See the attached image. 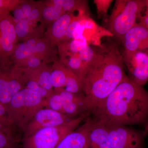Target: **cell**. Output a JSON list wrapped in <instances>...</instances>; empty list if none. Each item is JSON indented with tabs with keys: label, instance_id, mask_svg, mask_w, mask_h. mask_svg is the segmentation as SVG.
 I'll list each match as a JSON object with an SVG mask.
<instances>
[{
	"label": "cell",
	"instance_id": "obj_1",
	"mask_svg": "<svg viewBox=\"0 0 148 148\" xmlns=\"http://www.w3.org/2000/svg\"><path fill=\"white\" fill-rule=\"evenodd\" d=\"M124 66L123 54L116 42H108L95 49L83 80L82 92L89 113L127 76Z\"/></svg>",
	"mask_w": 148,
	"mask_h": 148
},
{
	"label": "cell",
	"instance_id": "obj_2",
	"mask_svg": "<svg viewBox=\"0 0 148 148\" xmlns=\"http://www.w3.org/2000/svg\"><path fill=\"white\" fill-rule=\"evenodd\" d=\"M90 113L107 127L144 123L148 117V92L126 76Z\"/></svg>",
	"mask_w": 148,
	"mask_h": 148
},
{
	"label": "cell",
	"instance_id": "obj_3",
	"mask_svg": "<svg viewBox=\"0 0 148 148\" xmlns=\"http://www.w3.org/2000/svg\"><path fill=\"white\" fill-rule=\"evenodd\" d=\"M47 99L33 90L24 88L17 92L7 106L12 125L22 131L38 111L46 108Z\"/></svg>",
	"mask_w": 148,
	"mask_h": 148
},
{
	"label": "cell",
	"instance_id": "obj_4",
	"mask_svg": "<svg viewBox=\"0 0 148 148\" xmlns=\"http://www.w3.org/2000/svg\"><path fill=\"white\" fill-rule=\"evenodd\" d=\"M146 0H116L108 22L110 32L122 41L146 8Z\"/></svg>",
	"mask_w": 148,
	"mask_h": 148
},
{
	"label": "cell",
	"instance_id": "obj_5",
	"mask_svg": "<svg viewBox=\"0 0 148 148\" xmlns=\"http://www.w3.org/2000/svg\"><path fill=\"white\" fill-rule=\"evenodd\" d=\"M89 114L81 115L66 124L43 128L30 136L24 137V148H56L66 135L79 127Z\"/></svg>",
	"mask_w": 148,
	"mask_h": 148
},
{
	"label": "cell",
	"instance_id": "obj_6",
	"mask_svg": "<svg viewBox=\"0 0 148 148\" xmlns=\"http://www.w3.org/2000/svg\"><path fill=\"white\" fill-rule=\"evenodd\" d=\"M108 128L111 148H144V140L147 134L145 130L139 131L126 125Z\"/></svg>",
	"mask_w": 148,
	"mask_h": 148
},
{
	"label": "cell",
	"instance_id": "obj_7",
	"mask_svg": "<svg viewBox=\"0 0 148 148\" xmlns=\"http://www.w3.org/2000/svg\"><path fill=\"white\" fill-rule=\"evenodd\" d=\"M15 24L10 13L0 14V35L1 40V58L0 69L9 67L10 58L18 40L15 30Z\"/></svg>",
	"mask_w": 148,
	"mask_h": 148
},
{
	"label": "cell",
	"instance_id": "obj_8",
	"mask_svg": "<svg viewBox=\"0 0 148 148\" xmlns=\"http://www.w3.org/2000/svg\"><path fill=\"white\" fill-rule=\"evenodd\" d=\"M74 119L51 109L44 108L38 111L27 125L23 131L24 137L30 136L43 128L66 124Z\"/></svg>",
	"mask_w": 148,
	"mask_h": 148
},
{
	"label": "cell",
	"instance_id": "obj_9",
	"mask_svg": "<svg viewBox=\"0 0 148 148\" xmlns=\"http://www.w3.org/2000/svg\"><path fill=\"white\" fill-rule=\"evenodd\" d=\"M124 47L123 58L138 51L148 52V29L141 22L136 23L122 40Z\"/></svg>",
	"mask_w": 148,
	"mask_h": 148
},
{
	"label": "cell",
	"instance_id": "obj_10",
	"mask_svg": "<svg viewBox=\"0 0 148 148\" xmlns=\"http://www.w3.org/2000/svg\"><path fill=\"white\" fill-rule=\"evenodd\" d=\"M131 79L143 86L148 82V52L138 51L123 58Z\"/></svg>",
	"mask_w": 148,
	"mask_h": 148
},
{
	"label": "cell",
	"instance_id": "obj_11",
	"mask_svg": "<svg viewBox=\"0 0 148 148\" xmlns=\"http://www.w3.org/2000/svg\"><path fill=\"white\" fill-rule=\"evenodd\" d=\"M24 88L20 79L14 76L10 68L0 69V102L7 106L17 92Z\"/></svg>",
	"mask_w": 148,
	"mask_h": 148
},
{
	"label": "cell",
	"instance_id": "obj_12",
	"mask_svg": "<svg viewBox=\"0 0 148 148\" xmlns=\"http://www.w3.org/2000/svg\"><path fill=\"white\" fill-rule=\"evenodd\" d=\"M93 119L88 116L81 126L66 135L56 148H87L88 133Z\"/></svg>",
	"mask_w": 148,
	"mask_h": 148
},
{
	"label": "cell",
	"instance_id": "obj_13",
	"mask_svg": "<svg viewBox=\"0 0 148 148\" xmlns=\"http://www.w3.org/2000/svg\"><path fill=\"white\" fill-rule=\"evenodd\" d=\"M76 17L72 13L64 14L50 25L46 33L44 39L53 46L61 44L64 40L69 25Z\"/></svg>",
	"mask_w": 148,
	"mask_h": 148
},
{
	"label": "cell",
	"instance_id": "obj_14",
	"mask_svg": "<svg viewBox=\"0 0 148 148\" xmlns=\"http://www.w3.org/2000/svg\"><path fill=\"white\" fill-rule=\"evenodd\" d=\"M87 148H111L108 127L94 119L89 130Z\"/></svg>",
	"mask_w": 148,
	"mask_h": 148
},
{
	"label": "cell",
	"instance_id": "obj_15",
	"mask_svg": "<svg viewBox=\"0 0 148 148\" xmlns=\"http://www.w3.org/2000/svg\"><path fill=\"white\" fill-rule=\"evenodd\" d=\"M51 68L45 64L34 69H28L22 71L21 79H27L34 81L47 90L51 94L54 91L51 79Z\"/></svg>",
	"mask_w": 148,
	"mask_h": 148
},
{
	"label": "cell",
	"instance_id": "obj_16",
	"mask_svg": "<svg viewBox=\"0 0 148 148\" xmlns=\"http://www.w3.org/2000/svg\"><path fill=\"white\" fill-rule=\"evenodd\" d=\"M63 0H52L40 3L43 18L49 26L66 13L63 9Z\"/></svg>",
	"mask_w": 148,
	"mask_h": 148
},
{
	"label": "cell",
	"instance_id": "obj_17",
	"mask_svg": "<svg viewBox=\"0 0 148 148\" xmlns=\"http://www.w3.org/2000/svg\"><path fill=\"white\" fill-rule=\"evenodd\" d=\"M67 68L60 62L53 63L51 71V84L55 91L64 90L67 79Z\"/></svg>",
	"mask_w": 148,
	"mask_h": 148
},
{
	"label": "cell",
	"instance_id": "obj_18",
	"mask_svg": "<svg viewBox=\"0 0 148 148\" xmlns=\"http://www.w3.org/2000/svg\"><path fill=\"white\" fill-rule=\"evenodd\" d=\"M32 22L24 18L15 25V30L18 40L25 41L29 38L37 36V34L33 29Z\"/></svg>",
	"mask_w": 148,
	"mask_h": 148
},
{
	"label": "cell",
	"instance_id": "obj_19",
	"mask_svg": "<svg viewBox=\"0 0 148 148\" xmlns=\"http://www.w3.org/2000/svg\"><path fill=\"white\" fill-rule=\"evenodd\" d=\"M82 87V81L73 72L67 68L66 85L63 90L73 93H81Z\"/></svg>",
	"mask_w": 148,
	"mask_h": 148
},
{
	"label": "cell",
	"instance_id": "obj_20",
	"mask_svg": "<svg viewBox=\"0 0 148 148\" xmlns=\"http://www.w3.org/2000/svg\"><path fill=\"white\" fill-rule=\"evenodd\" d=\"M33 54V51L29 48L26 43L24 42L16 45L10 59L13 65H15L24 61Z\"/></svg>",
	"mask_w": 148,
	"mask_h": 148
},
{
	"label": "cell",
	"instance_id": "obj_21",
	"mask_svg": "<svg viewBox=\"0 0 148 148\" xmlns=\"http://www.w3.org/2000/svg\"><path fill=\"white\" fill-rule=\"evenodd\" d=\"M53 46L45 40L44 39H39L37 42L33 55L39 58L42 61H47L48 57L50 56L51 51L52 50Z\"/></svg>",
	"mask_w": 148,
	"mask_h": 148
},
{
	"label": "cell",
	"instance_id": "obj_22",
	"mask_svg": "<svg viewBox=\"0 0 148 148\" xmlns=\"http://www.w3.org/2000/svg\"><path fill=\"white\" fill-rule=\"evenodd\" d=\"M63 8L65 12L73 13L75 10L84 11L88 8V1L63 0Z\"/></svg>",
	"mask_w": 148,
	"mask_h": 148
},
{
	"label": "cell",
	"instance_id": "obj_23",
	"mask_svg": "<svg viewBox=\"0 0 148 148\" xmlns=\"http://www.w3.org/2000/svg\"><path fill=\"white\" fill-rule=\"evenodd\" d=\"M21 81L24 88H28L34 91L42 98L47 99L52 94L49 93L34 81L27 79H21Z\"/></svg>",
	"mask_w": 148,
	"mask_h": 148
},
{
	"label": "cell",
	"instance_id": "obj_24",
	"mask_svg": "<svg viewBox=\"0 0 148 148\" xmlns=\"http://www.w3.org/2000/svg\"><path fill=\"white\" fill-rule=\"evenodd\" d=\"M80 22L81 18L80 16H76L72 21L68 27L66 36L62 43L77 38L78 36V33L80 28Z\"/></svg>",
	"mask_w": 148,
	"mask_h": 148
},
{
	"label": "cell",
	"instance_id": "obj_25",
	"mask_svg": "<svg viewBox=\"0 0 148 148\" xmlns=\"http://www.w3.org/2000/svg\"><path fill=\"white\" fill-rule=\"evenodd\" d=\"M47 108L63 114L62 98L59 92L54 91L53 94L47 99Z\"/></svg>",
	"mask_w": 148,
	"mask_h": 148
},
{
	"label": "cell",
	"instance_id": "obj_26",
	"mask_svg": "<svg viewBox=\"0 0 148 148\" xmlns=\"http://www.w3.org/2000/svg\"><path fill=\"white\" fill-rule=\"evenodd\" d=\"M95 51V49H93L87 45L79 52V58L87 69L89 64L93 59Z\"/></svg>",
	"mask_w": 148,
	"mask_h": 148
},
{
	"label": "cell",
	"instance_id": "obj_27",
	"mask_svg": "<svg viewBox=\"0 0 148 148\" xmlns=\"http://www.w3.org/2000/svg\"><path fill=\"white\" fill-rule=\"evenodd\" d=\"M20 0H0V14H9L22 2Z\"/></svg>",
	"mask_w": 148,
	"mask_h": 148
},
{
	"label": "cell",
	"instance_id": "obj_28",
	"mask_svg": "<svg viewBox=\"0 0 148 148\" xmlns=\"http://www.w3.org/2000/svg\"><path fill=\"white\" fill-rule=\"evenodd\" d=\"M16 143L12 134L0 131V148L16 146Z\"/></svg>",
	"mask_w": 148,
	"mask_h": 148
},
{
	"label": "cell",
	"instance_id": "obj_29",
	"mask_svg": "<svg viewBox=\"0 0 148 148\" xmlns=\"http://www.w3.org/2000/svg\"><path fill=\"white\" fill-rule=\"evenodd\" d=\"M42 16V8L40 3H36V5L32 10L29 17L27 18L29 22L33 23L39 20L40 18Z\"/></svg>",
	"mask_w": 148,
	"mask_h": 148
},
{
	"label": "cell",
	"instance_id": "obj_30",
	"mask_svg": "<svg viewBox=\"0 0 148 148\" xmlns=\"http://www.w3.org/2000/svg\"><path fill=\"white\" fill-rule=\"evenodd\" d=\"M0 121L8 126L12 127V124L9 117L7 107L0 102Z\"/></svg>",
	"mask_w": 148,
	"mask_h": 148
},
{
	"label": "cell",
	"instance_id": "obj_31",
	"mask_svg": "<svg viewBox=\"0 0 148 148\" xmlns=\"http://www.w3.org/2000/svg\"><path fill=\"white\" fill-rule=\"evenodd\" d=\"M36 3L33 1H23L19 5L26 18L29 17L32 10L36 5Z\"/></svg>",
	"mask_w": 148,
	"mask_h": 148
},
{
	"label": "cell",
	"instance_id": "obj_32",
	"mask_svg": "<svg viewBox=\"0 0 148 148\" xmlns=\"http://www.w3.org/2000/svg\"><path fill=\"white\" fill-rule=\"evenodd\" d=\"M19 5L13 11L14 21L15 24L24 18H26V16L23 13Z\"/></svg>",
	"mask_w": 148,
	"mask_h": 148
},
{
	"label": "cell",
	"instance_id": "obj_33",
	"mask_svg": "<svg viewBox=\"0 0 148 148\" xmlns=\"http://www.w3.org/2000/svg\"><path fill=\"white\" fill-rule=\"evenodd\" d=\"M95 3L97 6L98 11H103V12H107V10L110 5L112 1H94Z\"/></svg>",
	"mask_w": 148,
	"mask_h": 148
},
{
	"label": "cell",
	"instance_id": "obj_34",
	"mask_svg": "<svg viewBox=\"0 0 148 148\" xmlns=\"http://www.w3.org/2000/svg\"><path fill=\"white\" fill-rule=\"evenodd\" d=\"M146 2H147V5H146V8H147V10H146L145 14L144 16H143L141 14L139 18L140 19V22L143 23L148 29V0H146Z\"/></svg>",
	"mask_w": 148,
	"mask_h": 148
},
{
	"label": "cell",
	"instance_id": "obj_35",
	"mask_svg": "<svg viewBox=\"0 0 148 148\" xmlns=\"http://www.w3.org/2000/svg\"><path fill=\"white\" fill-rule=\"evenodd\" d=\"M0 131L12 134V127L8 126L1 121H0Z\"/></svg>",
	"mask_w": 148,
	"mask_h": 148
},
{
	"label": "cell",
	"instance_id": "obj_36",
	"mask_svg": "<svg viewBox=\"0 0 148 148\" xmlns=\"http://www.w3.org/2000/svg\"><path fill=\"white\" fill-rule=\"evenodd\" d=\"M2 47H1V35H0V61L1 58Z\"/></svg>",
	"mask_w": 148,
	"mask_h": 148
},
{
	"label": "cell",
	"instance_id": "obj_37",
	"mask_svg": "<svg viewBox=\"0 0 148 148\" xmlns=\"http://www.w3.org/2000/svg\"><path fill=\"white\" fill-rule=\"evenodd\" d=\"M144 130L145 131L147 134H148V121L147 122V124H146L145 130Z\"/></svg>",
	"mask_w": 148,
	"mask_h": 148
},
{
	"label": "cell",
	"instance_id": "obj_38",
	"mask_svg": "<svg viewBox=\"0 0 148 148\" xmlns=\"http://www.w3.org/2000/svg\"><path fill=\"white\" fill-rule=\"evenodd\" d=\"M2 148H16V146H14V147H5Z\"/></svg>",
	"mask_w": 148,
	"mask_h": 148
}]
</instances>
